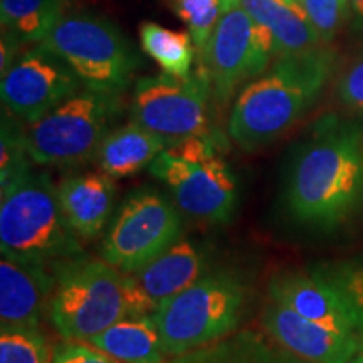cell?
Here are the masks:
<instances>
[{
	"label": "cell",
	"instance_id": "20",
	"mask_svg": "<svg viewBox=\"0 0 363 363\" xmlns=\"http://www.w3.org/2000/svg\"><path fill=\"white\" fill-rule=\"evenodd\" d=\"M88 343L121 363H163L167 357L153 315H126Z\"/></svg>",
	"mask_w": 363,
	"mask_h": 363
},
{
	"label": "cell",
	"instance_id": "9",
	"mask_svg": "<svg viewBox=\"0 0 363 363\" xmlns=\"http://www.w3.org/2000/svg\"><path fill=\"white\" fill-rule=\"evenodd\" d=\"M212 83L199 65L185 78L167 72L136 79L131 121L165 138L172 147L190 136L214 140L208 123Z\"/></svg>",
	"mask_w": 363,
	"mask_h": 363
},
{
	"label": "cell",
	"instance_id": "8",
	"mask_svg": "<svg viewBox=\"0 0 363 363\" xmlns=\"http://www.w3.org/2000/svg\"><path fill=\"white\" fill-rule=\"evenodd\" d=\"M182 239L180 208L152 187L130 194L110 220L101 259L121 272H133Z\"/></svg>",
	"mask_w": 363,
	"mask_h": 363
},
{
	"label": "cell",
	"instance_id": "18",
	"mask_svg": "<svg viewBox=\"0 0 363 363\" xmlns=\"http://www.w3.org/2000/svg\"><path fill=\"white\" fill-rule=\"evenodd\" d=\"M170 147L160 135L130 121L104 136L93 162L98 170L113 179H125L148 169L152 162Z\"/></svg>",
	"mask_w": 363,
	"mask_h": 363
},
{
	"label": "cell",
	"instance_id": "29",
	"mask_svg": "<svg viewBox=\"0 0 363 363\" xmlns=\"http://www.w3.org/2000/svg\"><path fill=\"white\" fill-rule=\"evenodd\" d=\"M337 96L343 108L363 120V52L353 59L340 74Z\"/></svg>",
	"mask_w": 363,
	"mask_h": 363
},
{
	"label": "cell",
	"instance_id": "16",
	"mask_svg": "<svg viewBox=\"0 0 363 363\" xmlns=\"http://www.w3.org/2000/svg\"><path fill=\"white\" fill-rule=\"evenodd\" d=\"M56 276L45 262L2 254L0 259V325L39 328L49 310Z\"/></svg>",
	"mask_w": 363,
	"mask_h": 363
},
{
	"label": "cell",
	"instance_id": "22",
	"mask_svg": "<svg viewBox=\"0 0 363 363\" xmlns=\"http://www.w3.org/2000/svg\"><path fill=\"white\" fill-rule=\"evenodd\" d=\"M67 6L69 0H0V22L26 44H39L62 19Z\"/></svg>",
	"mask_w": 363,
	"mask_h": 363
},
{
	"label": "cell",
	"instance_id": "4",
	"mask_svg": "<svg viewBox=\"0 0 363 363\" xmlns=\"http://www.w3.org/2000/svg\"><path fill=\"white\" fill-rule=\"evenodd\" d=\"M51 267L56 286L48 316L66 342L88 343L128 315L125 272L106 261L81 254Z\"/></svg>",
	"mask_w": 363,
	"mask_h": 363
},
{
	"label": "cell",
	"instance_id": "6",
	"mask_svg": "<svg viewBox=\"0 0 363 363\" xmlns=\"http://www.w3.org/2000/svg\"><path fill=\"white\" fill-rule=\"evenodd\" d=\"M121 110V94L81 88L48 115L26 125L30 160L59 169L93 160Z\"/></svg>",
	"mask_w": 363,
	"mask_h": 363
},
{
	"label": "cell",
	"instance_id": "11",
	"mask_svg": "<svg viewBox=\"0 0 363 363\" xmlns=\"http://www.w3.org/2000/svg\"><path fill=\"white\" fill-rule=\"evenodd\" d=\"M148 170L165 185L172 201L184 214L207 224H224L234 216L238 180L222 158L194 163L167 148L152 162Z\"/></svg>",
	"mask_w": 363,
	"mask_h": 363
},
{
	"label": "cell",
	"instance_id": "35",
	"mask_svg": "<svg viewBox=\"0 0 363 363\" xmlns=\"http://www.w3.org/2000/svg\"><path fill=\"white\" fill-rule=\"evenodd\" d=\"M289 2H293V4H296V0H289Z\"/></svg>",
	"mask_w": 363,
	"mask_h": 363
},
{
	"label": "cell",
	"instance_id": "5",
	"mask_svg": "<svg viewBox=\"0 0 363 363\" xmlns=\"http://www.w3.org/2000/svg\"><path fill=\"white\" fill-rule=\"evenodd\" d=\"M247 288L230 271L206 272L153 313L167 357H179L235 333Z\"/></svg>",
	"mask_w": 363,
	"mask_h": 363
},
{
	"label": "cell",
	"instance_id": "30",
	"mask_svg": "<svg viewBox=\"0 0 363 363\" xmlns=\"http://www.w3.org/2000/svg\"><path fill=\"white\" fill-rule=\"evenodd\" d=\"M51 363H121L93 345L84 342H66L54 350Z\"/></svg>",
	"mask_w": 363,
	"mask_h": 363
},
{
	"label": "cell",
	"instance_id": "19",
	"mask_svg": "<svg viewBox=\"0 0 363 363\" xmlns=\"http://www.w3.org/2000/svg\"><path fill=\"white\" fill-rule=\"evenodd\" d=\"M256 24L271 34L276 57L310 51L321 43L305 12L289 0H240Z\"/></svg>",
	"mask_w": 363,
	"mask_h": 363
},
{
	"label": "cell",
	"instance_id": "2",
	"mask_svg": "<svg viewBox=\"0 0 363 363\" xmlns=\"http://www.w3.org/2000/svg\"><path fill=\"white\" fill-rule=\"evenodd\" d=\"M337 62L330 44L276 57L240 89L227 121L229 138L244 152H256L281 138L315 106Z\"/></svg>",
	"mask_w": 363,
	"mask_h": 363
},
{
	"label": "cell",
	"instance_id": "27",
	"mask_svg": "<svg viewBox=\"0 0 363 363\" xmlns=\"http://www.w3.org/2000/svg\"><path fill=\"white\" fill-rule=\"evenodd\" d=\"M323 44H330L350 19L348 0H296Z\"/></svg>",
	"mask_w": 363,
	"mask_h": 363
},
{
	"label": "cell",
	"instance_id": "28",
	"mask_svg": "<svg viewBox=\"0 0 363 363\" xmlns=\"http://www.w3.org/2000/svg\"><path fill=\"white\" fill-rule=\"evenodd\" d=\"M320 267L342 294L363 333V264L357 261H345L321 264Z\"/></svg>",
	"mask_w": 363,
	"mask_h": 363
},
{
	"label": "cell",
	"instance_id": "14",
	"mask_svg": "<svg viewBox=\"0 0 363 363\" xmlns=\"http://www.w3.org/2000/svg\"><path fill=\"white\" fill-rule=\"evenodd\" d=\"M261 321L272 342L313 363H350L360 345V333L316 323L272 299Z\"/></svg>",
	"mask_w": 363,
	"mask_h": 363
},
{
	"label": "cell",
	"instance_id": "13",
	"mask_svg": "<svg viewBox=\"0 0 363 363\" xmlns=\"http://www.w3.org/2000/svg\"><path fill=\"white\" fill-rule=\"evenodd\" d=\"M207 272L203 249L182 238L157 259L125 272V294L128 315H153L163 303L192 286Z\"/></svg>",
	"mask_w": 363,
	"mask_h": 363
},
{
	"label": "cell",
	"instance_id": "7",
	"mask_svg": "<svg viewBox=\"0 0 363 363\" xmlns=\"http://www.w3.org/2000/svg\"><path fill=\"white\" fill-rule=\"evenodd\" d=\"M65 59L84 88L121 94L140 59L115 22L88 11L66 12L43 43Z\"/></svg>",
	"mask_w": 363,
	"mask_h": 363
},
{
	"label": "cell",
	"instance_id": "15",
	"mask_svg": "<svg viewBox=\"0 0 363 363\" xmlns=\"http://www.w3.org/2000/svg\"><path fill=\"white\" fill-rule=\"evenodd\" d=\"M269 299L316 323L362 335L350 308L320 266L276 272L269 281Z\"/></svg>",
	"mask_w": 363,
	"mask_h": 363
},
{
	"label": "cell",
	"instance_id": "21",
	"mask_svg": "<svg viewBox=\"0 0 363 363\" xmlns=\"http://www.w3.org/2000/svg\"><path fill=\"white\" fill-rule=\"evenodd\" d=\"M170 363H284V348L257 331L246 330L174 357Z\"/></svg>",
	"mask_w": 363,
	"mask_h": 363
},
{
	"label": "cell",
	"instance_id": "3",
	"mask_svg": "<svg viewBox=\"0 0 363 363\" xmlns=\"http://www.w3.org/2000/svg\"><path fill=\"white\" fill-rule=\"evenodd\" d=\"M0 251L38 262H56L84 254L67 224L57 185L30 169L0 187Z\"/></svg>",
	"mask_w": 363,
	"mask_h": 363
},
{
	"label": "cell",
	"instance_id": "26",
	"mask_svg": "<svg viewBox=\"0 0 363 363\" xmlns=\"http://www.w3.org/2000/svg\"><path fill=\"white\" fill-rule=\"evenodd\" d=\"M172 7L177 17L189 27L199 57L220 19L224 0H172Z\"/></svg>",
	"mask_w": 363,
	"mask_h": 363
},
{
	"label": "cell",
	"instance_id": "33",
	"mask_svg": "<svg viewBox=\"0 0 363 363\" xmlns=\"http://www.w3.org/2000/svg\"><path fill=\"white\" fill-rule=\"evenodd\" d=\"M284 363H313V362L303 360V358H299V357H296V355H293L291 352L284 350Z\"/></svg>",
	"mask_w": 363,
	"mask_h": 363
},
{
	"label": "cell",
	"instance_id": "10",
	"mask_svg": "<svg viewBox=\"0 0 363 363\" xmlns=\"http://www.w3.org/2000/svg\"><path fill=\"white\" fill-rule=\"evenodd\" d=\"M274 59L271 34L254 22L240 0H224L214 33L199 54L216 103H229L240 86L261 76Z\"/></svg>",
	"mask_w": 363,
	"mask_h": 363
},
{
	"label": "cell",
	"instance_id": "23",
	"mask_svg": "<svg viewBox=\"0 0 363 363\" xmlns=\"http://www.w3.org/2000/svg\"><path fill=\"white\" fill-rule=\"evenodd\" d=\"M140 40L143 52L160 66L162 72L180 78L192 72L197 49L189 33L172 30L157 22H143L140 26Z\"/></svg>",
	"mask_w": 363,
	"mask_h": 363
},
{
	"label": "cell",
	"instance_id": "24",
	"mask_svg": "<svg viewBox=\"0 0 363 363\" xmlns=\"http://www.w3.org/2000/svg\"><path fill=\"white\" fill-rule=\"evenodd\" d=\"M24 125V121L4 110L0 130V187H6L13 179L33 169Z\"/></svg>",
	"mask_w": 363,
	"mask_h": 363
},
{
	"label": "cell",
	"instance_id": "34",
	"mask_svg": "<svg viewBox=\"0 0 363 363\" xmlns=\"http://www.w3.org/2000/svg\"><path fill=\"white\" fill-rule=\"evenodd\" d=\"M350 363H363V333L360 335V345H358V350L355 353V357L352 358Z\"/></svg>",
	"mask_w": 363,
	"mask_h": 363
},
{
	"label": "cell",
	"instance_id": "12",
	"mask_svg": "<svg viewBox=\"0 0 363 363\" xmlns=\"http://www.w3.org/2000/svg\"><path fill=\"white\" fill-rule=\"evenodd\" d=\"M81 88L83 83L65 59L39 43L26 49L2 74L0 98L4 110L29 125Z\"/></svg>",
	"mask_w": 363,
	"mask_h": 363
},
{
	"label": "cell",
	"instance_id": "17",
	"mask_svg": "<svg viewBox=\"0 0 363 363\" xmlns=\"http://www.w3.org/2000/svg\"><path fill=\"white\" fill-rule=\"evenodd\" d=\"M59 201L67 224L83 240L98 239L110 224L116 187L101 170L67 175L57 184Z\"/></svg>",
	"mask_w": 363,
	"mask_h": 363
},
{
	"label": "cell",
	"instance_id": "1",
	"mask_svg": "<svg viewBox=\"0 0 363 363\" xmlns=\"http://www.w3.org/2000/svg\"><path fill=\"white\" fill-rule=\"evenodd\" d=\"M363 199V120L325 115L294 150L284 201L298 224L331 230Z\"/></svg>",
	"mask_w": 363,
	"mask_h": 363
},
{
	"label": "cell",
	"instance_id": "25",
	"mask_svg": "<svg viewBox=\"0 0 363 363\" xmlns=\"http://www.w3.org/2000/svg\"><path fill=\"white\" fill-rule=\"evenodd\" d=\"M52 353L39 328H0V363H51Z\"/></svg>",
	"mask_w": 363,
	"mask_h": 363
},
{
	"label": "cell",
	"instance_id": "31",
	"mask_svg": "<svg viewBox=\"0 0 363 363\" xmlns=\"http://www.w3.org/2000/svg\"><path fill=\"white\" fill-rule=\"evenodd\" d=\"M26 43L11 30L2 29V43H0V76L6 74L11 66L21 56Z\"/></svg>",
	"mask_w": 363,
	"mask_h": 363
},
{
	"label": "cell",
	"instance_id": "32",
	"mask_svg": "<svg viewBox=\"0 0 363 363\" xmlns=\"http://www.w3.org/2000/svg\"><path fill=\"white\" fill-rule=\"evenodd\" d=\"M348 11H350L352 29L363 35V0H348Z\"/></svg>",
	"mask_w": 363,
	"mask_h": 363
}]
</instances>
